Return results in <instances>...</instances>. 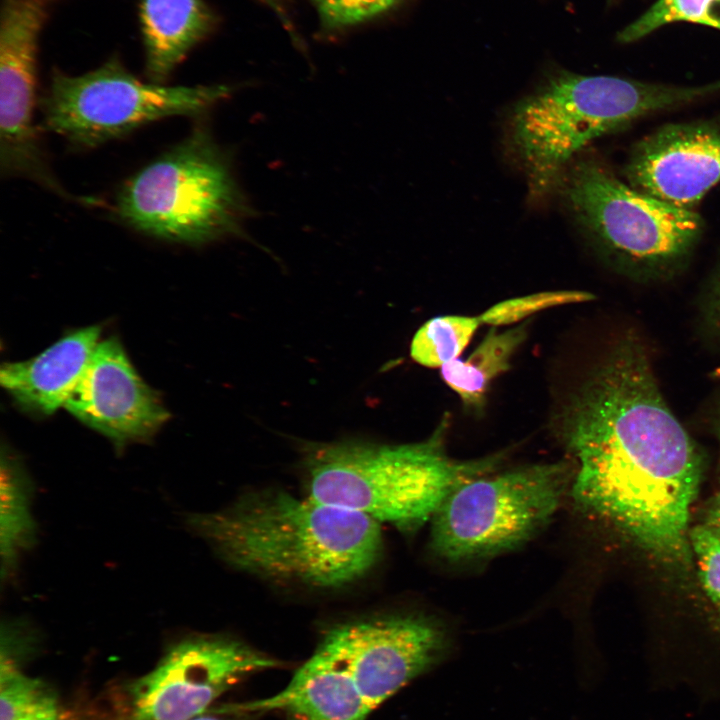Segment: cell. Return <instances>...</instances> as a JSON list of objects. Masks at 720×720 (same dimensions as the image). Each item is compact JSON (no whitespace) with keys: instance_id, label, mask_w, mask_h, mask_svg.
<instances>
[{"instance_id":"83f0119b","label":"cell","mask_w":720,"mask_h":720,"mask_svg":"<svg viewBox=\"0 0 720 720\" xmlns=\"http://www.w3.org/2000/svg\"><path fill=\"white\" fill-rule=\"evenodd\" d=\"M706 526L718 539H720V492L715 496L710 504L706 516Z\"/></svg>"},{"instance_id":"5b68a950","label":"cell","mask_w":720,"mask_h":720,"mask_svg":"<svg viewBox=\"0 0 720 720\" xmlns=\"http://www.w3.org/2000/svg\"><path fill=\"white\" fill-rule=\"evenodd\" d=\"M112 210L136 232L186 245L242 237L254 213L230 155L202 122L128 178Z\"/></svg>"},{"instance_id":"484cf974","label":"cell","mask_w":720,"mask_h":720,"mask_svg":"<svg viewBox=\"0 0 720 720\" xmlns=\"http://www.w3.org/2000/svg\"><path fill=\"white\" fill-rule=\"evenodd\" d=\"M702 320L707 332L720 341V269L705 293Z\"/></svg>"},{"instance_id":"e0dca14e","label":"cell","mask_w":720,"mask_h":720,"mask_svg":"<svg viewBox=\"0 0 720 720\" xmlns=\"http://www.w3.org/2000/svg\"><path fill=\"white\" fill-rule=\"evenodd\" d=\"M33 497V481L24 464L10 449L3 447L0 462L2 584L14 577L23 555L37 543L38 526L32 509Z\"/></svg>"},{"instance_id":"603a6c76","label":"cell","mask_w":720,"mask_h":720,"mask_svg":"<svg viewBox=\"0 0 720 720\" xmlns=\"http://www.w3.org/2000/svg\"><path fill=\"white\" fill-rule=\"evenodd\" d=\"M690 543L701 584L720 619V539L706 526L698 525L690 529Z\"/></svg>"},{"instance_id":"f546056e","label":"cell","mask_w":720,"mask_h":720,"mask_svg":"<svg viewBox=\"0 0 720 720\" xmlns=\"http://www.w3.org/2000/svg\"><path fill=\"white\" fill-rule=\"evenodd\" d=\"M318 1H321V0H318Z\"/></svg>"},{"instance_id":"cb8c5ba5","label":"cell","mask_w":720,"mask_h":720,"mask_svg":"<svg viewBox=\"0 0 720 720\" xmlns=\"http://www.w3.org/2000/svg\"><path fill=\"white\" fill-rule=\"evenodd\" d=\"M38 643V632L26 618L13 617L1 622L0 670L22 669L21 664Z\"/></svg>"},{"instance_id":"3957f363","label":"cell","mask_w":720,"mask_h":720,"mask_svg":"<svg viewBox=\"0 0 720 720\" xmlns=\"http://www.w3.org/2000/svg\"><path fill=\"white\" fill-rule=\"evenodd\" d=\"M447 424L412 444L310 443L303 457L308 495L401 530L420 527L459 484L489 473L503 458H450L444 449Z\"/></svg>"},{"instance_id":"52a82bcc","label":"cell","mask_w":720,"mask_h":720,"mask_svg":"<svg viewBox=\"0 0 720 720\" xmlns=\"http://www.w3.org/2000/svg\"><path fill=\"white\" fill-rule=\"evenodd\" d=\"M573 476L572 466L558 461L464 481L431 519L433 551L458 563L519 547L552 520Z\"/></svg>"},{"instance_id":"4dcf8cb0","label":"cell","mask_w":720,"mask_h":720,"mask_svg":"<svg viewBox=\"0 0 720 720\" xmlns=\"http://www.w3.org/2000/svg\"><path fill=\"white\" fill-rule=\"evenodd\" d=\"M62 720V719H61Z\"/></svg>"},{"instance_id":"ac0fdd59","label":"cell","mask_w":720,"mask_h":720,"mask_svg":"<svg viewBox=\"0 0 720 720\" xmlns=\"http://www.w3.org/2000/svg\"><path fill=\"white\" fill-rule=\"evenodd\" d=\"M526 337V324L503 332L493 327L468 358L443 365L441 376L466 405L479 408L489 385L510 368L512 356Z\"/></svg>"},{"instance_id":"4fadbf2b","label":"cell","mask_w":720,"mask_h":720,"mask_svg":"<svg viewBox=\"0 0 720 720\" xmlns=\"http://www.w3.org/2000/svg\"><path fill=\"white\" fill-rule=\"evenodd\" d=\"M65 408L118 446L151 438L169 417L112 338L98 343Z\"/></svg>"},{"instance_id":"2e32d148","label":"cell","mask_w":720,"mask_h":720,"mask_svg":"<svg viewBox=\"0 0 720 720\" xmlns=\"http://www.w3.org/2000/svg\"><path fill=\"white\" fill-rule=\"evenodd\" d=\"M141 22L147 76L164 84L206 34L212 17L202 0H142Z\"/></svg>"},{"instance_id":"9c48e42d","label":"cell","mask_w":720,"mask_h":720,"mask_svg":"<svg viewBox=\"0 0 720 720\" xmlns=\"http://www.w3.org/2000/svg\"><path fill=\"white\" fill-rule=\"evenodd\" d=\"M278 665L229 636H185L172 643L149 672L126 686L124 720H188L206 712L246 675Z\"/></svg>"},{"instance_id":"6da1fadb","label":"cell","mask_w":720,"mask_h":720,"mask_svg":"<svg viewBox=\"0 0 720 720\" xmlns=\"http://www.w3.org/2000/svg\"><path fill=\"white\" fill-rule=\"evenodd\" d=\"M575 503L656 559L689 567L702 458L667 406L640 339H621L559 416Z\"/></svg>"},{"instance_id":"5bb4252c","label":"cell","mask_w":720,"mask_h":720,"mask_svg":"<svg viewBox=\"0 0 720 720\" xmlns=\"http://www.w3.org/2000/svg\"><path fill=\"white\" fill-rule=\"evenodd\" d=\"M279 710L293 720H365L372 708L351 673L337 658L318 647L278 694L219 709V712Z\"/></svg>"},{"instance_id":"f1b7e54d","label":"cell","mask_w":720,"mask_h":720,"mask_svg":"<svg viewBox=\"0 0 720 720\" xmlns=\"http://www.w3.org/2000/svg\"><path fill=\"white\" fill-rule=\"evenodd\" d=\"M188 720H233V719L221 717L219 715L212 714V713L208 714V713L204 712V713L197 715L193 718H190Z\"/></svg>"},{"instance_id":"8fae6325","label":"cell","mask_w":720,"mask_h":720,"mask_svg":"<svg viewBox=\"0 0 720 720\" xmlns=\"http://www.w3.org/2000/svg\"><path fill=\"white\" fill-rule=\"evenodd\" d=\"M318 647L347 667L373 710L438 664L448 638L429 618L393 614L337 625Z\"/></svg>"},{"instance_id":"9a60e30c","label":"cell","mask_w":720,"mask_h":720,"mask_svg":"<svg viewBox=\"0 0 720 720\" xmlns=\"http://www.w3.org/2000/svg\"><path fill=\"white\" fill-rule=\"evenodd\" d=\"M99 338L98 326L71 332L30 360L3 365L1 385L24 409L41 415L52 414L65 407Z\"/></svg>"},{"instance_id":"277c9868","label":"cell","mask_w":720,"mask_h":720,"mask_svg":"<svg viewBox=\"0 0 720 720\" xmlns=\"http://www.w3.org/2000/svg\"><path fill=\"white\" fill-rule=\"evenodd\" d=\"M719 90L720 80L682 87L571 72L553 75L521 99L510 118L511 143L530 193L541 197L556 190L574 156L594 139Z\"/></svg>"},{"instance_id":"44dd1931","label":"cell","mask_w":720,"mask_h":720,"mask_svg":"<svg viewBox=\"0 0 720 720\" xmlns=\"http://www.w3.org/2000/svg\"><path fill=\"white\" fill-rule=\"evenodd\" d=\"M591 293L578 290L545 291L511 298L491 306L478 316L481 324L500 326L516 323L530 315L556 306L586 302Z\"/></svg>"},{"instance_id":"4316f807","label":"cell","mask_w":720,"mask_h":720,"mask_svg":"<svg viewBox=\"0 0 720 720\" xmlns=\"http://www.w3.org/2000/svg\"><path fill=\"white\" fill-rule=\"evenodd\" d=\"M22 720H61L56 696L47 690Z\"/></svg>"},{"instance_id":"d4e9b609","label":"cell","mask_w":720,"mask_h":720,"mask_svg":"<svg viewBox=\"0 0 720 720\" xmlns=\"http://www.w3.org/2000/svg\"><path fill=\"white\" fill-rule=\"evenodd\" d=\"M400 0H321L320 11L332 25L353 24L373 17Z\"/></svg>"},{"instance_id":"8992f818","label":"cell","mask_w":720,"mask_h":720,"mask_svg":"<svg viewBox=\"0 0 720 720\" xmlns=\"http://www.w3.org/2000/svg\"><path fill=\"white\" fill-rule=\"evenodd\" d=\"M568 215L604 258L631 275L663 277L691 255L702 219L640 192L592 157L573 160L556 188Z\"/></svg>"},{"instance_id":"30bf717a","label":"cell","mask_w":720,"mask_h":720,"mask_svg":"<svg viewBox=\"0 0 720 720\" xmlns=\"http://www.w3.org/2000/svg\"><path fill=\"white\" fill-rule=\"evenodd\" d=\"M44 19L42 0H4L0 29V171L21 177L72 201L95 204L68 192L48 164L36 106L37 39Z\"/></svg>"},{"instance_id":"7402d4cb","label":"cell","mask_w":720,"mask_h":720,"mask_svg":"<svg viewBox=\"0 0 720 720\" xmlns=\"http://www.w3.org/2000/svg\"><path fill=\"white\" fill-rule=\"evenodd\" d=\"M47 690L22 669L0 671V720H22Z\"/></svg>"},{"instance_id":"ba28073f","label":"cell","mask_w":720,"mask_h":720,"mask_svg":"<svg viewBox=\"0 0 720 720\" xmlns=\"http://www.w3.org/2000/svg\"><path fill=\"white\" fill-rule=\"evenodd\" d=\"M230 93L226 85L144 82L111 59L78 76L54 72L39 105L45 130L91 149L165 118L202 117Z\"/></svg>"},{"instance_id":"7c38bea8","label":"cell","mask_w":720,"mask_h":720,"mask_svg":"<svg viewBox=\"0 0 720 720\" xmlns=\"http://www.w3.org/2000/svg\"><path fill=\"white\" fill-rule=\"evenodd\" d=\"M624 173L634 189L693 210L720 181V121L656 129L634 146Z\"/></svg>"},{"instance_id":"d6986e66","label":"cell","mask_w":720,"mask_h":720,"mask_svg":"<svg viewBox=\"0 0 720 720\" xmlns=\"http://www.w3.org/2000/svg\"><path fill=\"white\" fill-rule=\"evenodd\" d=\"M480 324L478 317L447 315L432 318L415 333L411 357L425 367H442L459 356Z\"/></svg>"},{"instance_id":"ffe728a7","label":"cell","mask_w":720,"mask_h":720,"mask_svg":"<svg viewBox=\"0 0 720 720\" xmlns=\"http://www.w3.org/2000/svg\"><path fill=\"white\" fill-rule=\"evenodd\" d=\"M688 21L720 29V0H658L618 35L621 42L638 40L659 27Z\"/></svg>"},{"instance_id":"7a4b0ae2","label":"cell","mask_w":720,"mask_h":720,"mask_svg":"<svg viewBox=\"0 0 720 720\" xmlns=\"http://www.w3.org/2000/svg\"><path fill=\"white\" fill-rule=\"evenodd\" d=\"M187 527L229 565L271 580L339 588L378 561L380 523L279 489L247 493L222 510L191 513Z\"/></svg>"}]
</instances>
